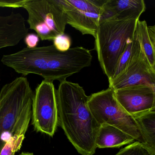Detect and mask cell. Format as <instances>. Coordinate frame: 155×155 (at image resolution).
Wrapping results in <instances>:
<instances>
[{"label":"cell","instance_id":"1","mask_svg":"<svg viewBox=\"0 0 155 155\" xmlns=\"http://www.w3.org/2000/svg\"><path fill=\"white\" fill-rule=\"evenodd\" d=\"M58 125L81 155H93L100 125L88 105L89 96L78 83L67 80L56 89Z\"/></svg>","mask_w":155,"mask_h":155},{"label":"cell","instance_id":"2","mask_svg":"<svg viewBox=\"0 0 155 155\" xmlns=\"http://www.w3.org/2000/svg\"><path fill=\"white\" fill-rule=\"evenodd\" d=\"M34 92L28 79L19 77L0 91V155L20 150L31 117Z\"/></svg>","mask_w":155,"mask_h":155},{"label":"cell","instance_id":"3","mask_svg":"<svg viewBox=\"0 0 155 155\" xmlns=\"http://www.w3.org/2000/svg\"><path fill=\"white\" fill-rule=\"evenodd\" d=\"M138 19H111L100 22L95 37V49L100 65L108 80L113 77L119 59L134 40Z\"/></svg>","mask_w":155,"mask_h":155},{"label":"cell","instance_id":"4","mask_svg":"<svg viewBox=\"0 0 155 155\" xmlns=\"http://www.w3.org/2000/svg\"><path fill=\"white\" fill-rule=\"evenodd\" d=\"M88 105L99 125L113 126L145 145L140 129L134 117L126 112L120 105L114 95V90L108 88L89 96Z\"/></svg>","mask_w":155,"mask_h":155},{"label":"cell","instance_id":"5","mask_svg":"<svg viewBox=\"0 0 155 155\" xmlns=\"http://www.w3.org/2000/svg\"><path fill=\"white\" fill-rule=\"evenodd\" d=\"M22 8L28 14L30 29L41 41L52 40L65 34L67 18L60 0H25Z\"/></svg>","mask_w":155,"mask_h":155},{"label":"cell","instance_id":"6","mask_svg":"<svg viewBox=\"0 0 155 155\" xmlns=\"http://www.w3.org/2000/svg\"><path fill=\"white\" fill-rule=\"evenodd\" d=\"M31 124L37 132L54 136L58 126L56 88L53 82L43 80L34 93Z\"/></svg>","mask_w":155,"mask_h":155},{"label":"cell","instance_id":"7","mask_svg":"<svg viewBox=\"0 0 155 155\" xmlns=\"http://www.w3.org/2000/svg\"><path fill=\"white\" fill-rule=\"evenodd\" d=\"M67 18V23L83 35L95 37L100 22L104 1L60 0Z\"/></svg>","mask_w":155,"mask_h":155},{"label":"cell","instance_id":"8","mask_svg":"<svg viewBox=\"0 0 155 155\" xmlns=\"http://www.w3.org/2000/svg\"><path fill=\"white\" fill-rule=\"evenodd\" d=\"M134 50L125 69L114 78L108 80L113 90L138 85L155 87V70L149 63L139 43L134 39Z\"/></svg>","mask_w":155,"mask_h":155},{"label":"cell","instance_id":"9","mask_svg":"<svg viewBox=\"0 0 155 155\" xmlns=\"http://www.w3.org/2000/svg\"><path fill=\"white\" fill-rule=\"evenodd\" d=\"M122 108L132 117H138L155 110V87L138 85L114 90Z\"/></svg>","mask_w":155,"mask_h":155},{"label":"cell","instance_id":"10","mask_svg":"<svg viewBox=\"0 0 155 155\" xmlns=\"http://www.w3.org/2000/svg\"><path fill=\"white\" fill-rule=\"evenodd\" d=\"M146 9L143 0H104L101 6L100 22L111 19H139Z\"/></svg>","mask_w":155,"mask_h":155},{"label":"cell","instance_id":"11","mask_svg":"<svg viewBox=\"0 0 155 155\" xmlns=\"http://www.w3.org/2000/svg\"><path fill=\"white\" fill-rule=\"evenodd\" d=\"M134 138L113 126L100 125L96 138L97 148H118L134 142Z\"/></svg>","mask_w":155,"mask_h":155},{"label":"cell","instance_id":"12","mask_svg":"<svg viewBox=\"0 0 155 155\" xmlns=\"http://www.w3.org/2000/svg\"><path fill=\"white\" fill-rule=\"evenodd\" d=\"M134 39L139 42L150 65L155 70V26H148L145 21H138Z\"/></svg>","mask_w":155,"mask_h":155},{"label":"cell","instance_id":"13","mask_svg":"<svg viewBox=\"0 0 155 155\" xmlns=\"http://www.w3.org/2000/svg\"><path fill=\"white\" fill-rule=\"evenodd\" d=\"M145 141L144 146L155 155V110L134 117Z\"/></svg>","mask_w":155,"mask_h":155},{"label":"cell","instance_id":"14","mask_svg":"<svg viewBox=\"0 0 155 155\" xmlns=\"http://www.w3.org/2000/svg\"><path fill=\"white\" fill-rule=\"evenodd\" d=\"M134 40L132 42L128 44L126 49L120 56L117 64V67L114 71L113 77L111 79L114 78L116 76L122 72L127 67L130 59L131 58L134 50ZM109 79V80H110Z\"/></svg>","mask_w":155,"mask_h":155},{"label":"cell","instance_id":"15","mask_svg":"<svg viewBox=\"0 0 155 155\" xmlns=\"http://www.w3.org/2000/svg\"><path fill=\"white\" fill-rule=\"evenodd\" d=\"M115 155H152L143 144L136 141L120 150Z\"/></svg>","mask_w":155,"mask_h":155},{"label":"cell","instance_id":"16","mask_svg":"<svg viewBox=\"0 0 155 155\" xmlns=\"http://www.w3.org/2000/svg\"><path fill=\"white\" fill-rule=\"evenodd\" d=\"M53 45L59 51H66L70 48L71 39L68 35L63 34L56 36L53 40Z\"/></svg>","mask_w":155,"mask_h":155},{"label":"cell","instance_id":"17","mask_svg":"<svg viewBox=\"0 0 155 155\" xmlns=\"http://www.w3.org/2000/svg\"><path fill=\"white\" fill-rule=\"evenodd\" d=\"M25 0H0L1 8H22Z\"/></svg>","mask_w":155,"mask_h":155},{"label":"cell","instance_id":"18","mask_svg":"<svg viewBox=\"0 0 155 155\" xmlns=\"http://www.w3.org/2000/svg\"><path fill=\"white\" fill-rule=\"evenodd\" d=\"M40 41L38 36L33 33L28 34L24 38V41L27 45V48H34L38 46Z\"/></svg>","mask_w":155,"mask_h":155},{"label":"cell","instance_id":"19","mask_svg":"<svg viewBox=\"0 0 155 155\" xmlns=\"http://www.w3.org/2000/svg\"><path fill=\"white\" fill-rule=\"evenodd\" d=\"M19 155H34L33 153L31 152H22Z\"/></svg>","mask_w":155,"mask_h":155}]
</instances>
